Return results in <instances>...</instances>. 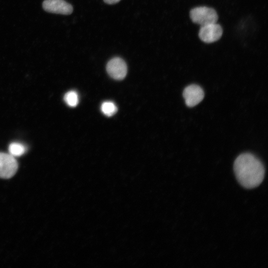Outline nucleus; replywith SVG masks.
Masks as SVG:
<instances>
[{
  "instance_id": "f257e3e1",
  "label": "nucleus",
  "mask_w": 268,
  "mask_h": 268,
  "mask_svg": "<svg viewBox=\"0 0 268 268\" xmlns=\"http://www.w3.org/2000/svg\"><path fill=\"white\" fill-rule=\"evenodd\" d=\"M234 171L239 183L247 189L257 187L264 178L263 163L250 153H242L237 157L234 163Z\"/></svg>"
},
{
  "instance_id": "f03ea898",
  "label": "nucleus",
  "mask_w": 268,
  "mask_h": 268,
  "mask_svg": "<svg viewBox=\"0 0 268 268\" xmlns=\"http://www.w3.org/2000/svg\"><path fill=\"white\" fill-rule=\"evenodd\" d=\"M190 17L195 23L201 26L215 23L218 15L215 10L211 7L199 6L193 8L190 12Z\"/></svg>"
},
{
  "instance_id": "7ed1b4c3",
  "label": "nucleus",
  "mask_w": 268,
  "mask_h": 268,
  "mask_svg": "<svg viewBox=\"0 0 268 268\" xmlns=\"http://www.w3.org/2000/svg\"><path fill=\"white\" fill-rule=\"evenodd\" d=\"M18 163L9 153L0 152V178L9 179L16 172Z\"/></svg>"
},
{
  "instance_id": "20e7f679",
  "label": "nucleus",
  "mask_w": 268,
  "mask_h": 268,
  "mask_svg": "<svg viewBox=\"0 0 268 268\" xmlns=\"http://www.w3.org/2000/svg\"><path fill=\"white\" fill-rule=\"evenodd\" d=\"M222 33L221 26L215 22L201 26L199 36L203 42L210 43L218 40Z\"/></svg>"
},
{
  "instance_id": "39448f33",
  "label": "nucleus",
  "mask_w": 268,
  "mask_h": 268,
  "mask_svg": "<svg viewBox=\"0 0 268 268\" xmlns=\"http://www.w3.org/2000/svg\"><path fill=\"white\" fill-rule=\"evenodd\" d=\"M106 70L109 75L113 79L122 80L127 75V66L122 59L115 57L108 62Z\"/></svg>"
},
{
  "instance_id": "423d86ee",
  "label": "nucleus",
  "mask_w": 268,
  "mask_h": 268,
  "mask_svg": "<svg viewBox=\"0 0 268 268\" xmlns=\"http://www.w3.org/2000/svg\"><path fill=\"white\" fill-rule=\"evenodd\" d=\"M42 6L45 11L57 14L68 15L73 11L72 5L64 0H45Z\"/></svg>"
},
{
  "instance_id": "0eeeda50",
  "label": "nucleus",
  "mask_w": 268,
  "mask_h": 268,
  "mask_svg": "<svg viewBox=\"0 0 268 268\" xmlns=\"http://www.w3.org/2000/svg\"><path fill=\"white\" fill-rule=\"evenodd\" d=\"M183 95L187 106L192 107L202 101L204 97V92L200 86L191 84L184 89Z\"/></svg>"
},
{
  "instance_id": "6e6552de",
  "label": "nucleus",
  "mask_w": 268,
  "mask_h": 268,
  "mask_svg": "<svg viewBox=\"0 0 268 268\" xmlns=\"http://www.w3.org/2000/svg\"><path fill=\"white\" fill-rule=\"evenodd\" d=\"M26 150V147L19 142H12L8 147L9 153L14 157L22 155Z\"/></svg>"
},
{
  "instance_id": "1a4fd4ad",
  "label": "nucleus",
  "mask_w": 268,
  "mask_h": 268,
  "mask_svg": "<svg viewBox=\"0 0 268 268\" xmlns=\"http://www.w3.org/2000/svg\"><path fill=\"white\" fill-rule=\"evenodd\" d=\"M102 113L107 116L110 117L117 111V107L115 103L111 101H105L101 105Z\"/></svg>"
},
{
  "instance_id": "9d476101",
  "label": "nucleus",
  "mask_w": 268,
  "mask_h": 268,
  "mask_svg": "<svg viewBox=\"0 0 268 268\" xmlns=\"http://www.w3.org/2000/svg\"><path fill=\"white\" fill-rule=\"evenodd\" d=\"M64 100L67 105L71 107H74L78 103V94L75 91H69L65 94Z\"/></svg>"
},
{
  "instance_id": "9b49d317",
  "label": "nucleus",
  "mask_w": 268,
  "mask_h": 268,
  "mask_svg": "<svg viewBox=\"0 0 268 268\" xmlns=\"http://www.w3.org/2000/svg\"><path fill=\"white\" fill-rule=\"evenodd\" d=\"M121 0H104V2L107 4H113L116 3Z\"/></svg>"
}]
</instances>
